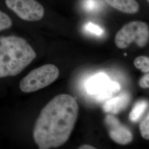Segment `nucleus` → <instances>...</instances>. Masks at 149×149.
<instances>
[{"mask_svg":"<svg viewBox=\"0 0 149 149\" xmlns=\"http://www.w3.org/2000/svg\"><path fill=\"white\" fill-rule=\"evenodd\" d=\"M79 105L68 94L55 97L39 114L33 129V139L40 149L56 148L69 140L78 117Z\"/></svg>","mask_w":149,"mask_h":149,"instance_id":"obj_1","label":"nucleus"},{"mask_svg":"<svg viewBox=\"0 0 149 149\" xmlns=\"http://www.w3.org/2000/svg\"><path fill=\"white\" fill-rule=\"evenodd\" d=\"M36 57L26 39L13 36L0 37V78L20 74Z\"/></svg>","mask_w":149,"mask_h":149,"instance_id":"obj_2","label":"nucleus"},{"mask_svg":"<svg viewBox=\"0 0 149 149\" xmlns=\"http://www.w3.org/2000/svg\"><path fill=\"white\" fill-rule=\"evenodd\" d=\"M59 70L53 64H46L33 70L19 83L20 90L31 93L51 85L59 77Z\"/></svg>","mask_w":149,"mask_h":149,"instance_id":"obj_3","label":"nucleus"},{"mask_svg":"<svg viewBox=\"0 0 149 149\" xmlns=\"http://www.w3.org/2000/svg\"><path fill=\"white\" fill-rule=\"evenodd\" d=\"M149 40V28L143 22H129L117 32L115 43L120 49L127 48L133 42L140 47H144Z\"/></svg>","mask_w":149,"mask_h":149,"instance_id":"obj_4","label":"nucleus"},{"mask_svg":"<svg viewBox=\"0 0 149 149\" xmlns=\"http://www.w3.org/2000/svg\"><path fill=\"white\" fill-rule=\"evenodd\" d=\"M6 6L22 19L38 21L43 18L44 8L36 0H5Z\"/></svg>","mask_w":149,"mask_h":149,"instance_id":"obj_5","label":"nucleus"},{"mask_svg":"<svg viewBox=\"0 0 149 149\" xmlns=\"http://www.w3.org/2000/svg\"><path fill=\"white\" fill-rule=\"evenodd\" d=\"M87 92L91 95H96L99 100L109 99L112 95L120 90V86L115 81H112L103 73L95 75L86 82Z\"/></svg>","mask_w":149,"mask_h":149,"instance_id":"obj_6","label":"nucleus"},{"mask_svg":"<svg viewBox=\"0 0 149 149\" xmlns=\"http://www.w3.org/2000/svg\"><path fill=\"white\" fill-rule=\"evenodd\" d=\"M105 123L109 135L113 141L122 145L132 141L133 137L130 131L122 125L117 118L112 116H107L105 118Z\"/></svg>","mask_w":149,"mask_h":149,"instance_id":"obj_7","label":"nucleus"},{"mask_svg":"<svg viewBox=\"0 0 149 149\" xmlns=\"http://www.w3.org/2000/svg\"><path fill=\"white\" fill-rule=\"evenodd\" d=\"M130 100V95L127 93L120 94L116 97L109 99L103 106L105 112L117 114L124 109Z\"/></svg>","mask_w":149,"mask_h":149,"instance_id":"obj_8","label":"nucleus"},{"mask_svg":"<svg viewBox=\"0 0 149 149\" xmlns=\"http://www.w3.org/2000/svg\"><path fill=\"white\" fill-rule=\"evenodd\" d=\"M113 8L125 13L134 14L139 10V5L136 0H105Z\"/></svg>","mask_w":149,"mask_h":149,"instance_id":"obj_9","label":"nucleus"},{"mask_svg":"<svg viewBox=\"0 0 149 149\" xmlns=\"http://www.w3.org/2000/svg\"><path fill=\"white\" fill-rule=\"evenodd\" d=\"M148 106V102L145 100H142L137 102L129 114L130 120L132 122L138 121Z\"/></svg>","mask_w":149,"mask_h":149,"instance_id":"obj_10","label":"nucleus"},{"mask_svg":"<svg viewBox=\"0 0 149 149\" xmlns=\"http://www.w3.org/2000/svg\"><path fill=\"white\" fill-rule=\"evenodd\" d=\"M134 65L138 69L141 70L143 72H149V58L141 56L136 58L134 60Z\"/></svg>","mask_w":149,"mask_h":149,"instance_id":"obj_11","label":"nucleus"},{"mask_svg":"<svg viewBox=\"0 0 149 149\" xmlns=\"http://www.w3.org/2000/svg\"><path fill=\"white\" fill-rule=\"evenodd\" d=\"M12 26L10 17L5 13L0 11V32L10 28Z\"/></svg>","mask_w":149,"mask_h":149,"instance_id":"obj_12","label":"nucleus"},{"mask_svg":"<svg viewBox=\"0 0 149 149\" xmlns=\"http://www.w3.org/2000/svg\"><path fill=\"white\" fill-rule=\"evenodd\" d=\"M85 29L87 32L98 36H102L104 33V31L101 27L91 22L86 24Z\"/></svg>","mask_w":149,"mask_h":149,"instance_id":"obj_13","label":"nucleus"},{"mask_svg":"<svg viewBox=\"0 0 149 149\" xmlns=\"http://www.w3.org/2000/svg\"><path fill=\"white\" fill-rule=\"evenodd\" d=\"M140 130L142 136L149 140V113L140 123Z\"/></svg>","mask_w":149,"mask_h":149,"instance_id":"obj_14","label":"nucleus"},{"mask_svg":"<svg viewBox=\"0 0 149 149\" xmlns=\"http://www.w3.org/2000/svg\"><path fill=\"white\" fill-rule=\"evenodd\" d=\"M84 5L87 11H95L98 7V2L97 0H85Z\"/></svg>","mask_w":149,"mask_h":149,"instance_id":"obj_15","label":"nucleus"},{"mask_svg":"<svg viewBox=\"0 0 149 149\" xmlns=\"http://www.w3.org/2000/svg\"><path fill=\"white\" fill-rule=\"evenodd\" d=\"M139 85L142 88H148L149 87V74L144 75L140 79Z\"/></svg>","mask_w":149,"mask_h":149,"instance_id":"obj_16","label":"nucleus"},{"mask_svg":"<svg viewBox=\"0 0 149 149\" xmlns=\"http://www.w3.org/2000/svg\"><path fill=\"white\" fill-rule=\"evenodd\" d=\"M80 149H96L95 148H94L92 146H91L89 145H83L82 146H81L80 148Z\"/></svg>","mask_w":149,"mask_h":149,"instance_id":"obj_17","label":"nucleus"},{"mask_svg":"<svg viewBox=\"0 0 149 149\" xmlns=\"http://www.w3.org/2000/svg\"><path fill=\"white\" fill-rule=\"evenodd\" d=\"M147 1H148V2L149 3V0H147Z\"/></svg>","mask_w":149,"mask_h":149,"instance_id":"obj_18","label":"nucleus"}]
</instances>
